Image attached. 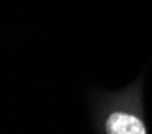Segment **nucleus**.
Segmentation results:
<instances>
[{
    "mask_svg": "<svg viewBox=\"0 0 152 134\" xmlns=\"http://www.w3.org/2000/svg\"><path fill=\"white\" fill-rule=\"evenodd\" d=\"M107 134H146L142 121L128 113L115 112L106 121Z\"/></svg>",
    "mask_w": 152,
    "mask_h": 134,
    "instance_id": "nucleus-1",
    "label": "nucleus"
}]
</instances>
